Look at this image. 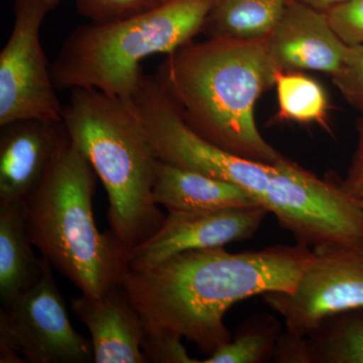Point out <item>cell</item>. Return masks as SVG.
<instances>
[{"label":"cell","instance_id":"obj_14","mask_svg":"<svg viewBox=\"0 0 363 363\" xmlns=\"http://www.w3.org/2000/svg\"><path fill=\"white\" fill-rule=\"evenodd\" d=\"M154 201L168 212H208L259 205L235 184L162 162L157 164Z\"/></svg>","mask_w":363,"mask_h":363},{"label":"cell","instance_id":"obj_9","mask_svg":"<svg viewBox=\"0 0 363 363\" xmlns=\"http://www.w3.org/2000/svg\"><path fill=\"white\" fill-rule=\"evenodd\" d=\"M292 293L262 295L285 321L286 331L307 336L326 318L363 309V250H315Z\"/></svg>","mask_w":363,"mask_h":363},{"label":"cell","instance_id":"obj_22","mask_svg":"<svg viewBox=\"0 0 363 363\" xmlns=\"http://www.w3.org/2000/svg\"><path fill=\"white\" fill-rule=\"evenodd\" d=\"M332 80L344 99L363 114V45L347 48L342 65Z\"/></svg>","mask_w":363,"mask_h":363},{"label":"cell","instance_id":"obj_26","mask_svg":"<svg viewBox=\"0 0 363 363\" xmlns=\"http://www.w3.org/2000/svg\"><path fill=\"white\" fill-rule=\"evenodd\" d=\"M297 1L302 2V4H307V6L313 7V9H318L320 11L327 13L329 9H333L334 6H337L347 0H297Z\"/></svg>","mask_w":363,"mask_h":363},{"label":"cell","instance_id":"obj_17","mask_svg":"<svg viewBox=\"0 0 363 363\" xmlns=\"http://www.w3.org/2000/svg\"><path fill=\"white\" fill-rule=\"evenodd\" d=\"M307 338L313 363H363V309L326 318Z\"/></svg>","mask_w":363,"mask_h":363},{"label":"cell","instance_id":"obj_13","mask_svg":"<svg viewBox=\"0 0 363 363\" xmlns=\"http://www.w3.org/2000/svg\"><path fill=\"white\" fill-rule=\"evenodd\" d=\"M87 327L95 363H147L142 351L143 320L123 286L100 298L81 295L71 304Z\"/></svg>","mask_w":363,"mask_h":363},{"label":"cell","instance_id":"obj_2","mask_svg":"<svg viewBox=\"0 0 363 363\" xmlns=\"http://www.w3.org/2000/svg\"><path fill=\"white\" fill-rule=\"evenodd\" d=\"M277 72L266 39L212 38L169 54L156 76L196 133L235 156L274 164L284 156L260 135L255 111Z\"/></svg>","mask_w":363,"mask_h":363},{"label":"cell","instance_id":"obj_25","mask_svg":"<svg viewBox=\"0 0 363 363\" xmlns=\"http://www.w3.org/2000/svg\"><path fill=\"white\" fill-rule=\"evenodd\" d=\"M358 145L348 175L341 182L342 188L357 201H363V121L358 123Z\"/></svg>","mask_w":363,"mask_h":363},{"label":"cell","instance_id":"obj_5","mask_svg":"<svg viewBox=\"0 0 363 363\" xmlns=\"http://www.w3.org/2000/svg\"><path fill=\"white\" fill-rule=\"evenodd\" d=\"M215 0H169L147 13L76 28L51 65L57 90L92 88L131 100L143 74L140 63L171 54L202 32Z\"/></svg>","mask_w":363,"mask_h":363},{"label":"cell","instance_id":"obj_3","mask_svg":"<svg viewBox=\"0 0 363 363\" xmlns=\"http://www.w3.org/2000/svg\"><path fill=\"white\" fill-rule=\"evenodd\" d=\"M63 123L104 184L111 230L130 252L166 219L152 196L160 159L133 101L78 88L63 107Z\"/></svg>","mask_w":363,"mask_h":363},{"label":"cell","instance_id":"obj_4","mask_svg":"<svg viewBox=\"0 0 363 363\" xmlns=\"http://www.w3.org/2000/svg\"><path fill=\"white\" fill-rule=\"evenodd\" d=\"M97 178L68 138L44 180L25 200L33 247L83 295L94 298L123 285L130 269V252L111 230L101 233L95 223Z\"/></svg>","mask_w":363,"mask_h":363},{"label":"cell","instance_id":"obj_6","mask_svg":"<svg viewBox=\"0 0 363 363\" xmlns=\"http://www.w3.org/2000/svg\"><path fill=\"white\" fill-rule=\"evenodd\" d=\"M131 101L161 161L235 184L267 209L277 162L252 161L207 142L184 121L156 75L143 76Z\"/></svg>","mask_w":363,"mask_h":363},{"label":"cell","instance_id":"obj_15","mask_svg":"<svg viewBox=\"0 0 363 363\" xmlns=\"http://www.w3.org/2000/svg\"><path fill=\"white\" fill-rule=\"evenodd\" d=\"M26 230L25 201H0V298L11 304L39 278L43 257Z\"/></svg>","mask_w":363,"mask_h":363},{"label":"cell","instance_id":"obj_19","mask_svg":"<svg viewBox=\"0 0 363 363\" xmlns=\"http://www.w3.org/2000/svg\"><path fill=\"white\" fill-rule=\"evenodd\" d=\"M281 325L269 314L248 318L235 337L205 358L204 363H264L274 358Z\"/></svg>","mask_w":363,"mask_h":363},{"label":"cell","instance_id":"obj_11","mask_svg":"<svg viewBox=\"0 0 363 363\" xmlns=\"http://www.w3.org/2000/svg\"><path fill=\"white\" fill-rule=\"evenodd\" d=\"M267 52L278 71L337 73L347 45L336 35L324 11L290 0L266 38Z\"/></svg>","mask_w":363,"mask_h":363},{"label":"cell","instance_id":"obj_10","mask_svg":"<svg viewBox=\"0 0 363 363\" xmlns=\"http://www.w3.org/2000/svg\"><path fill=\"white\" fill-rule=\"evenodd\" d=\"M269 211L262 205L208 212H169L161 228L128 255L130 269L157 266L189 250L250 240Z\"/></svg>","mask_w":363,"mask_h":363},{"label":"cell","instance_id":"obj_28","mask_svg":"<svg viewBox=\"0 0 363 363\" xmlns=\"http://www.w3.org/2000/svg\"><path fill=\"white\" fill-rule=\"evenodd\" d=\"M362 121H363V119H362Z\"/></svg>","mask_w":363,"mask_h":363},{"label":"cell","instance_id":"obj_24","mask_svg":"<svg viewBox=\"0 0 363 363\" xmlns=\"http://www.w3.org/2000/svg\"><path fill=\"white\" fill-rule=\"evenodd\" d=\"M272 360L278 363H313L307 336L297 335L289 331L281 332Z\"/></svg>","mask_w":363,"mask_h":363},{"label":"cell","instance_id":"obj_16","mask_svg":"<svg viewBox=\"0 0 363 363\" xmlns=\"http://www.w3.org/2000/svg\"><path fill=\"white\" fill-rule=\"evenodd\" d=\"M290 0H215L202 32L208 39H266Z\"/></svg>","mask_w":363,"mask_h":363},{"label":"cell","instance_id":"obj_27","mask_svg":"<svg viewBox=\"0 0 363 363\" xmlns=\"http://www.w3.org/2000/svg\"><path fill=\"white\" fill-rule=\"evenodd\" d=\"M359 204H360V206H362V209H363V201H360V202H359Z\"/></svg>","mask_w":363,"mask_h":363},{"label":"cell","instance_id":"obj_18","mask_svg":"<svg viewBox=\"0 0 363 363\" xmlns=\"http://www.w3.org/2000/svg\"><path fill=\"white\" fill-rule=\"evenodd\" d=\"M279 121L326 125L329 100L318 81L300 72L278 71L274 78Z\"/></svg>","mask_w":363,"mask_h":363},{"label":"cell","instance_id":"obj_7","mask_svg":"<svg viewBox=\"0 0 363 363\" xmlns=\"http://www.w3.org/2000/svg\"><path fill=\"white\" fill-rule=\"evenodd\" d=\"M42 257L37 281L0 312V362H94L92 342L72 325L52 267Z\"/></svg>","mask_w":363,"mask_h":363},{"label":"cell","instance_id":"obj_23","mask_svg":"<svg viewBox=\"0 0 363 363\" xmlns=\"http://www.w3.org/2000/svg\"><path fill=\"white\" fill-rule=\"evenodd\" d=\"M326 13L344 44L347 47L363 45V0H347Z\"/></svg>","mask_w":363,"mask_h":363},{"label":"cell","instance_id":"obj_8","mask_svg":"<svg viewBox=\"0 0 363 363\" xmlns=\"http://www.w3.org/2000/svg\"><path fill=\"white\" fill-rule=\"evenodd\" d=\"M61 0H13V25L0 52V126L21 119L63 123L40 33Z\"/></svg>","mask_w":363,"mask_h":363},{"label":"cell","instance_id":"obj_21","mask_svg":"<svg viewBox=\"0 0 363 363\" xmlns=\"http://www.w3.org/2000/svg\"><path fill=\"white\" fill-rule=\"evenodd\" d=\"M169 0H76L78 11L93 23H111L147 13Z\"/></svg>","mask_w":363,"mask_h":363},{"label":"cell","instance_id":"obj_12","mask_svg":"<svg viewBox=\"0 0 363 363\" xmlns=\"http://www.w3.org/2000/svg\"><path fill=\"white\" fill-rule=\"evenodd\" d=\"M0 128V201H25L44 180L68 133L63 123L39 119Z\"/></svg>","mask_w":363,"mask_h":363},{"label":"cell","instance_id":"obj_1","mask_svg":"<svg viewBox=\"0 0 363 363\" xmlns=\"http://www.w3.org/2000/svg\"><path fill=\"white\" fill-rule=\"evenodd\" d=\"M315 252L276 245L238 253L189 250L157 266L128 269L123 286L145 323L175 332L207 357L231 340L225 314L245 298L292 293Z\"/></svg>","mask_w":363,"mask_h":363},{"label":"cell","instance_id":"obj_20","mask_svg":"<svg viewBox=\"0 0 363 363\" xmlns=\"http://www.w3.org/2000/svg\"><path fill=\"white\" fill-rule=\"evenodd\" d=\"M143 320V319H142ZM180 335L143 321L142 351L147 362L199 363L191 357Z\"/></svg>","mask_w":363,"mask_h":363}]
</instances>
